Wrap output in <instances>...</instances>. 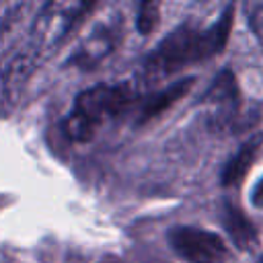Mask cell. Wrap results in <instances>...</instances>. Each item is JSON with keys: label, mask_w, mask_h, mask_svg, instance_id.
Returning <instances> with one entry per match:
<instances>
[{"label": "cell", "mask_w": 263, "mask_h": 263, "mask_svg": "<svg viewBox=\"0 0 263 263\" xmlns=\"http://www.w3.org/2000/svg\"><path fill=\"white\" fill-rule=\"evenodd\" d=\"M230 23L232 8H226L224 14L205 29L193 25H183L175 29L166 39L158 43V47L146 60L148 72L162 76L183 68L185 64L212 58L224 47L230 33Z\"/></svg>", "instance_id": "obj_1"}, {"label": "cell", "mask_w": 263, "mask_h": 263, "mask_svg": "<svg viewBox=\"0 0 263 263\" xmlns=\"http://www.w3.org/2000/svg\"><path fill=\"white\" fill-rule=\"evenodd\" d=\"M132 99L134 90L125 84H103L80 92L66 119V134L74 142L90 140L103 123L125 113Z\"/></svg>", "instance_id": "obj_2"}, {"label": "cell", "mask_w": 263, "mask_h": 263, "mask_svg": "<svg viewBox=\"0 0 263 263\" xmlns=\"http://www.w3.org/2000/svg\"><path fill=\"white\" fill-rule=\"evenodd\" d=\"M168 242L177 255L191 263H222L228 257L226 242L203 228L177 226L168 232Z\"/></svg>", "instance_id": "obj_3"}, {"label": "cell", "mask_w": 263, "mask_h": 263, "mask_svg": "<svg viewBox=\"0 0 263 263\" xmlns=\"http://www.w3.org/2000/svg\"><path fill=\"white\" fill-rule=\"evenodd\" d=\"M88 4L82 2H53L47 4L37 21V37L43 47L58 45L70 29L78 23V18L88 10Z\"/></svg>", "instance_id": "obj_4"}, {"label": "cell", "mask_w": 263, "mask_h": 263, "mask_svg": "<svg viewBox=\"0 0 263 263\" xmlns=\"http://www.w3.org/2000/svg\"><path fill=\"white\" fill-rule=\"evenodd\" d=\"M121 16L119 14H109L107 18L99 21L90 33L80 41L76 53H74V62L80 66H92L99 64L101 60H105L119 43L121 39Z\"/></svg>", "instance_id": "obj_5"}, {"label": "cell", "mask_w": 263, "mask_h": 263, "mask_svg": "<svg viewBox=\"0 0 263 263\" xmlns=\"http://www.w3.org/2000/svg\"><path fill=\"white\" fill-rule=\"evenodd\" d=\"M191 82H193L191 78H185V80H181V82H177V84H173V86H168V88H164V90L148 97V101L140 109V121L142 123L144 121H150L152 117H158L162 111H166L173 103H177L191 88Z\"/></svg>", "instance_id": "obj_6"}, {"label": "cell", "mask_w": 263, "mask_h": 263, "mask_svg": "<svg viewBox=\"0 0 263 263\" xmlns=\"http://www.w3.org/2000/svg\"><path fill=\"white\" fill-rule=\"evenodd\" d=\"M261 144V138H253L251 142H247L230 160L228 164L224 166V173H222V183L224 185H236L242 175L247 173V168L251 166V162L255 160V154H257V148Z\"/></svg>", "instance_id": "obj_7"}, {"label": "cell", "mask_w": 263, "mask_h": 263, "mask_svg": "<svg viewBox=\"0 0 263 263\" xmlns=\"http://www.w3.org/2000/svg\"><path fill=\"white\" fill-rule=\"evenodd\" d=\"M226 226H228L232 238L238 245H242V247L253 245V240H255V228L249 224V220H245L240 216V212L228 208V212H226Z\"/></svg>", "instance_id": "obj_8"}, {"label": "cell", "mask_w": 263, "mask_h": 263, "mask_svg": "<svg viewBox=\"0 0 263 263\" xmlns=\"http://www.w3.org/2000/svg\"><path fill=\"white\" fill-rule=\"evenodd\" d=\"M158 23V6L156 4H142L138 12V29L146 35L150 33Z\"/></svg>", "instance_id": "obj_9"}, {"label": "cell", "mask_w": 263, "mask_h": 263, "mask_svg": "<svg viewBox=\"0 0 263 263\" xmlns=\"http://www.w3.org/2000/svg\"><path fill=\"white\" fill-rule=\"evenodd\" d=\"M251 201H253V205H257V208L263 210V177L255 183V187L251 191Z\"/></svg>", "instance_id": "obj_10"}, {"label": "cell", "mask_w": 263, "mask_h": 263, "mask_svg": "<svg viewBox=\"0 0 263 263\" xmlns=\"http://www.w3.org/2000/svg\"><path fill=\"white\" fill-rule=\"evenodd\" d=\"M261 263H263V261H261Z\"/></svg>", "instance_id": "obj_11"}]
</instances>
